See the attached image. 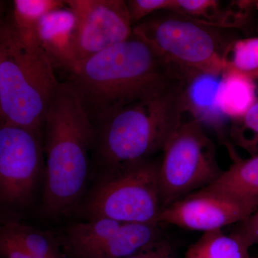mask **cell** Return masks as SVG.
I'll use <instances>...</instances> for the list:
<instances>
[{
  "label": "cell",
  "instance_id": "obj_1",
  "mask_svg": "<svg viewBox=\"0 0 258 258\" xmlns=\"http://www.w3.org/2000/svg\"><path fill=\"white\" fill-rule=\"evenodd\" d=\"M186 77L136 35L80 62L68 83L92 123L113 112L184 86Z\"/></svg>",
  "mask_w": 258,
  "mask_h": 258
},
{
  "label": "cell",
  "instance_id": "obj_7",
  "mask_svg": "<svg viewBox=\"0 0 258 258\" xmlns=\"http://www.w3.org/2000/svg\"><path fill=\"white\" fill-rule=\"evenodd\" d=\"M159 161L152 159L108 173L86 205L89 220L107 218L123 223L159 225L162 210Z\"/></svg>",
  "mask_w": 258,
  "mask_h": 258
},
{
  "label": "cell",
  "instance_id": "obj_4",
  "mask_svg": "<svg viewBox=\"0 0 258 258\" xmlns=\"http://www.w3.org/2000/svg\"><path fill=\"white\" fill-rule=\"evenodd\" d=\"M39 45L20 40L11 25L0 28V118L40 134L60 83Z\"/></svg>",
  "mask_w": 258,
  "mask_h": 258
},
{
  "label": "cell",
  "instance_id": "obj_25",
  "mask_svg": "<svg viewBox=\"0 0 258 258\" xmlns=\"http://www.w3.org/2000/svg\"><path fill=\"white\" fill-rule=\"evenodd\" d=\"M2 6H3V4L0 2V28H1L2 25H3V22L1 21L2 11H3V7Z\"/></svg>",
  "mask_w": 258,
  "mask_h": 258
},
{
  "label": "cell",
  "instance_id": "obj_19",
  "mask_svg": "<svg viewBox=\"0 0 258 258\" xmlns=\"http://www.w3.org/2000/svg\"><path fill=\"white\" fill-rule=\"evenodd\" d=\"M225 69L258 79V37L231 42L225 54Z\"/></svg>",
  "mask_w": 258,
  "mask_h": 258
},
{
  "label": "cell",
  "instance_id": "obj_13",
  "mask_svg": "<svg viewBox=\"0 0 258 258\" xmlns=\"http://www.w3.org/2000/svg\"><path fill=\"white\" fill-rule=\"evenodd\" d=\"M222 74L199 73L189 76L183 88L182 104L184 113L192 119L210 125L220 132L227 118L218 105V91Z\"/></svg>",
  "mask_w": 258,
  "mask_h": 258
},
{
  "label": "cell",
  "instance_id": "obj_20",
  "mask_svg": "<svg viewBox=\"0 0 258 258\" xmlns=\"http://www.w3.org/2000/svg\"><path fill=\"white\" fill-rule=\"evenodd\" d=\"M132 25L162 10L175 9L176 0H128L125 1Z\"/></svg>",
  "mask_w": 258,
  "mask_h": 258
},
{
  "label": "cell",
  "instance_id": "obj_16",
  "mask_svg": "<svg viewBox=\"0 0 258 258\" xmlns=\"http://www.w3.org/2000/svg\"><path fill=\"white\" fill-rule=\"evenodd\" d=\"M250 242L238 230L205 232L188 247L182 258H258L251 254Z\"/></svg>",
  "mask_w": 258,
  "mask_h": 258
},
{
  "label": "cell",
  "instance_id": "obj_6",
  "mask_svg": "<svg viewBox=\"0 0 258 258\" xmlns=\"http://www.w3.org/2000/svg\"><path fill=\"white\" fill-rule=\"evenodd\" d=\"M159 184L162 209L207 187L222 171L217 148L197 120L181 122L162 150Z\"/></svg>",
  "mask_w": 258,
  "mask_h": 258
},
{
  "label": "cell",
  "instance_id": "obj_21",
  "mask_svg": "<svg viewBox=\"0 0 258 258\" xmlns=\"http://www.w3.org/2000/svg\"><path fill=\"white\" fill-rule=\"evenodd\" d=\"M240 124L238 132H235V136L247 132L249 134L247 137L240 142L242 147L252 152V155L256 154L258 149V98L253 105L246 112L245 114L236 120Z\"/></svg>",
  "mask_w": 258,
  "mask_h": 258
},
{
  "label": "cell",
  "instance_id": "obj_23",
  "mask_svg": "<svg viewBox=\"0 0 258 258\" xmlns=\"http://www.w3.org/2000/svg\"><path fill=\"white\" fill-rule=\"evenodd\" d=\"M0 252L7 258H42L34 255L0 230Z\"/></svg>",
  "mask_w": 258,
  "mask_h": 258
},
{
  "label": "cell",
  "instance_id": "obj_3",
  "mask_svg": "<svg viewBox=\"0 0 258 258\" xmlns=\"http://www.w3.org/2000/svg\"><path fill=\"white\" fill-rule=\"evenodd\" d=\"M183 88L136 102L93 123L92 150L107 174L162 152L183 121Z\"/></svg>",
  "mask_w": 258,
  "mask_h": 258
},
{
  "label": "cell",
  "instance_id": "obj_14",
  "mask_svg": "<svg viewBox=\"0 0 258 258\" xmlns=\"http://www.w3.org/2000/svg\"><path fill=\"white\" fill-rule=\"evenodd\" d=\"M204 190L220 194L255 210L258 206V153L238 159Z\"/></svg>",
  "mask_w": 258,
  "mask_h": 258
},
{
  "label": "cell",
  "instance_id": "obj_18",
  "mask_svg": "<svg viewBox=\"0 0 258 258\" xmlns=\"http://www.w3.org/2000/svg\"><path fill=\"white\" fill-rule=\"evenodd\" d=\"M0 230L28 252L42 258H62L58 246L51 236L18 222H6Z\"/></svg>",
  "mask_w": 258,
  "mask_h": 258
},
{
  "label": "cell",
  "instance_id": "obj_24",
  "mask_svg": "<svg viewBox=\"0 0 258 258\" xmlns=\"http://www.w3.org/2000/svg\"><path fill=\"white\" fill-rule=\"evenodd\" d=\"M237 230L247 239L252 246L258 245V206L247 220L240 223Z\"/></svg>",
  "mask_w": 258,
  "mask_h": 258
},
{
  "label": "cell",
  "instance_id": "obj_17",
  "mask_svg": "<svg viewBox=\"0 0 258 258\" xmlns=\"http://www.w3.org/2000/svg\"><path fill=\"white\" fill-rule=\"evenodd\" d=\"M66 6L64 0H15L11 26L22 41L37 45L36 30L40 20L47 13Z\"/></svg>",
  "mask_w": 258,
  "mask_h": 258
},
{
  "label": "cell",
  "instance_id": "obj_8",
  "mask_svg": "<svg viewBox=\"0 0 258 258\" xmlns=\"http://www.w3.org/2000/svg\"><path fill=\"white\" fill-rule=\"evenodd\" d=\"M40 134L0 125V204L22 206L31 198L42 166Z\"/></svg>",
  "mask_w": 258,
  "mask_h": 258
},
{
  "label": "cell",
  "instance_id": "obj_10",
  "mask_svg": "<svg viewBox=\"0 0 258 258\" xmlns=\"http://www.w3.org/2000/svg\"><path fill=\"white\" fill-rule=\"evenodd\" d=\"M64 2L76 18L78 64L98 52L128 40L133 35V25L124 0Z\"/></svg>",
  "mask_w": 258,
  "mask_h": 258
},
{
  "label": "cell",
  "instance_id": "obj_11",
  "mask_svg": "<svg viewBox=\"0 0 258 258\" xmlns=\"http://www.w3.org/2000/svg\"><path fill=\"white\" fill-rule=\"evenodd\" d=\"M254 210L224 195L200 189L163 208L157 222L205 233L242 223Z\"/></svg>",
  "mask_w": 258,
  "mask_h": 258
},
{
  "label": "cell",
  "instance_id": "obj_15",
  "mask_svg": "<svg viewBox=\"0 0 258 258\" xmlns=\"http://www.w3.org/2000/svg\"><path fill=\"white\" fill-rule=\"evenodd\" d=\"M254 80L230 69L222 72L218 91V105L226 118L240 119L257 101Z\"/></svg>",
  "mask_w": 258,
  "mask_h": 258
},
{
  "label": "cell",
  "instance_id": "obj_2",
  "mask_svg": "<svg viewBox=\"0 0 258 258\" xmlns=\"http://www.w3.org/2000/svg\"><path fill=\"white\" fill-rule=\"evenodd\" d=\"M43 132L47 155L43 210L66 213L82 194L89 169L94 127L69 83H60L47 110Z\"/></svg>",
  "mask_w": 258,
  "mask_h": 258
},
{
  "label": "cell",
  "instance_id": "obj_22",
  "mask_svg": "<svg viewBox=\"0 0 258 258\" xmlns=\"http://www.w3.org/2000/svg\"><path fill=\"white\" fill-rule=\"evenodd\" d=\"M126 258H176V256L171 244L160 238L137 253Z\"/></svg>",
  "mask_w": 258,
  "mask_h": 258
},
{
  "label": "cell",
  "instance_id": "obj_5",
  "mask_svg": "<svg viewBox=\"0 0 258 258\" xmlns=\"http://www.w3.org/2000/svg\"><path fill=\"white\" fill-rule=\"evenodd\" d=\"M224 32L171 10L157 12L133 26L134 35L181 70L186 79L225 71V54L231 42Z\"/></svg>",
  "mask_w": 258,
  "mask_h": 258
},
{
  "label": "cell",
  "instance_id": "obj_9",
  "mask_svg": "<svg viewBox=\"0 0 258 258\" xmlns=\"http://www.w3.org/2000/svg\"><path fill=\"white\" fill-rule=\"evenodd\" d=\"M159 225L88 220L69 227L68 244L75 258H126L160 239Z\"/></svg>",
  "mask_w": 258,
  "mask_h": 258
},
{
  "label": "cell",
  "instance_id": "obj_12",
  "mask_svg": "<svg viewBox=\"0 0 258 258\" xmlns=\"http://www.w3.org/2000/svg\"><path fill=\"white\" fill-rule=\"evenodd\" d=\"M36 36L54 69L60 68L69 74L76 69V18L67 7L45 15L37 25Z\"/></svg>",
  "mask_w": 258,
  "mask_h": 258
}]
</instances>
